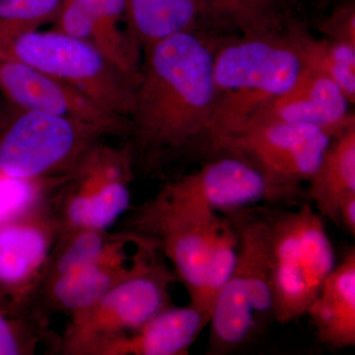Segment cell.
<instances>
[{"label": "cell", "mask_w": 355, "mask_h": 355, "mask_svg": "<svg viewBox=\"0 0 355 355\" xmlns=\"http://www.w3.org/2000/svg\"><path fill=\"white\" fill-rule=\"evenodd\" d=\"M239 236L234 223L220 214L214 231L200 297L195 307L209 317L217 297L227 284L237 260Z\"/></svg>", "instance_id": "24"}, {"label": "cell", "mask_w": 355, "mask_h": 355, "mask_svg": "<svg viewBox=\"0 0 355 355\" xmlns=\"http://www.w3.org/2000/svg\"><path fill=\"white\" fill-rule=\"evenodd\" d=\"M0 53L36 67L111 113L130 118L135 83L92 44L53 30L0 38Z\"/></svg>", "instance_id": "6"}, {"label": "cell", "mask_w": 355, "mask_h": 355, "mask_svg": "<svg viewBox=\"0 0 355 355\" xmlns=\"http://www.w3.org/2000/svg\"><path fill=\"white\" fill-rule=\"evenodd\" d=\"M64 0H0V38L53 24Z\"/></svg>", "instance_id": "27"}, {"label": "cell", "mask_w": 355, "mask_h": 355, "mask_svg": "<svg viewBox=\"0 0 355 355\" xmlns=\"http://www.w3.org/2000/svg\"><path fill=\"white\" fill-rule=\"evenodd\" d=\"M0 93L17 109L60 114L90 123L107 137L128 140L130 120L96 105L76 89L32 65L0 53Z\"/></svg>", "instance_id": "13"}, {"label": "cell", "mask_w": 355, "mask_h": 355, "mask_svg": "<svg viewBox=\"0 0 355 355\" xmlns=\"http://www.w3.org/2000/svg\"><path fill=\"white\" fill-rule=\"evenodd\" d=\"M60 338L39 323L0 302V355H34L41 345L57 352Z\"/></svg>", "instance_id": "25"}, {"label": "cell", "mask_w": 355, "mask_h": 355, "mask_svg": "<svg viewBox=\"0 0 355 355\" xmlns=\"http://www.w3.org/2000/svg\"><path fill=\"white\" fill-rule=\"evenodd\" d=\"M17 110L0 130V172L15 179L67 176L107 137L76 119Z\"/></svg>", "instance_id": "8"}, {"label": "cell", "mask_w": 355, "mask_h": 355, "mask_svg": "<svg viewBox=\"0 0 355 355\" xmlns=\"http://www.w3.org/2000/svg\"><path fill=\"white\" fill-rule=\"evenodd\" d=\"M270 243L273 319L291 324L306 316L336 265L324 218L309 202L296 209L260 205Z\"/></svg>", "instance_id": "4"}, {"label": "cell", "mask_w": 355, "mask_h": 355, "mask_svg": "<svg viewBox=\"0 0 355 355\" xmlns=\"http://www.w3.org/2000/svg\"><path fill=\"white\" fill-rule=\"evenodd\" d=\"M137 241L139 238L118 230L111 232L109 229H60L37 286L101 260L109 254L123 251L128 245Z\"/></svg>", "instance_id": "21"}, {"label": "cell", "mask_w": 355, "mask_h": 355, "mask_svg": "<svg viewBox=\"0 0 355 355\" xmlns=\"http://www.w3.org/2000/svg\"><path fill=\"white\" fill-rule=\"evenodd\" d=\"M219 218L220 214L184 197L166 181L153 198L130 207L116 230L153 244L196 306Z\"/></svg>", "instance_id": "5"}, {"label": "cell", "mask_w": 355, "mask_h": 355, "mask_svg": "<svg viewBox=\"0 0 355 355\" xmlns=\"http://www.w3.org/2000/svg\"><path fill=\"white\" fill-rule=\"evenodd\" d=\"M239 236L232 275L214 303L207 354H232L273 319L270 243L260 205L225 212Z\"/></svg>", "instance_id": "3"}, {"label": "cell", "mask_w": 355, "mask_h": 355, "mask_svg": "<svg viewBox=\"0 0 355 355\" xmlns=\"http://www.w3.org/2000/svg\"><path fill=\"white\" fill-rule=\"evenodd\" d=\"M6 119H1L0 118V130H1L2 125H3V123H6Z\"/></svg>", "instance_id": "31"}, {"label": "cell", "mask_w": 355, "mask_h": 355, "mask_svg": "<svg viewBox=\"0 0 355 355\" xmlns=\"http://www.w3.org/2000/svg\"><path fill=\"white\" fill-rule=\"evenodd\" d=\"M184 197L217 214L270 205L297 207L284 191L268 181L251 161L235 151L223 149L202 162L196 171L167 180Z\"/></svg>", "instance_id": "11"}, {"label": "cell", "mask_w": 355, "mask_h": 355, "mask_svg": "<svg viewBox=\"0 0 355 355\" xmlns=\"http://www.w3.org/2000/svg\"><path fill=\"white\" fill-rule=\"evenodd\" d=\"M316 29L326 38L355 44L354 0H343L316 22Z\"/></svg>", "instance_id": "28"}, {"label": "cell", "mask_w": 355, "mask_h": 355, "mask_svg": "<svg viewBox=\"0 0 355 355\" xmlns=\"http://www.w3.org/2000/svg\"><path fill=\"white\" fill-rule=\"evenodd\" d=\"M60 232L49 200L0 226V302L19 309L38 284Z\"/></svg>", "instance_id": "14"}, {"label": "cell", "mask_w": 355, "mask_h": 355, "mask_svg": "<svg viewBox=\"0 0 355 355\" xmlns=\"http://www.w3.org/2000/svg\"><path fill=\"white\" fill-rule=\"evenodd\" d=\"M284 1L288 7L292 15L298 20H300V13L304 11V7L310 6L312 2H317L316 0H284Z\"/></svg>", "instance_id": "30"}, {"label": "cell", "mask_w": 355, "mask_h": 355, "mask_svg": "<svg viewBox=\"0 0 355 355\" xmlns=\"http://www.w3.org/2000/svg\"><path fill=\"white\" fill-rule=\"evenodd\" d=\"M340 226L355 235V193H350L342 198L338 205Z\"/></svg>", "instance_id": "29"}, {"label": "cell", "mask_w": 355, "mask_h": 355, "mask_svg": "<svg viewBox=\"0 0 355 355\" xmlns=\"http://www.w3.org/2000/svg\"><path fill=\"white\" fill-rule=\"evenodd\" d=\"M135 162L128 142L93 146L49 198L60 229H109L132 207Z\"/></svg>", "instance_id": "9"}, {"label": "cell", "mask_w": 355, "mask_h": 355, "mask_svg": "<svg viewBox=\"0 0 355 355\" xmlns=\"http://www.w3.org/2000/svg\"><path fill=\"white\" fill-rule=\"evenodd\" d=\"M156 251L150 243L139 240L132 256H128L125 250L116 252L40 284L17 311L44 324H49L53 315L71 317L94 304L116 284L137 272Z\"/></svg>", "instance_id": "12"}, {"label": "cell", "mask_w": 355, "mask_h": 355, "mask_svg": "<svg viewBox=\"0 0 355 355\" xmlns=\"http://www.w3.org/2000/svg\"><path fill=\"white\" fill-rule=\"evenodd\" d=\"M218 35L178 33L144 49L127 141L135 170L171 178L216 153L212 62Z\"/></svg>", "instance_id": "1"}, {"label": "cell", "mask_w": 355, "mask_h": 355, "mask_svg": "<svg viewBox=\"0 0 355 355\" xmlns=\"http://www.w3.org/2000/svg\"><path fill=\"white\" fill-rule=\"evenodd\" d=\"M307 184L306 200L324 219L340 226L338 205L355 193V121L331 139Z\"/></svg>", "instance_id": "18"}, {"label": "cell", "mask_w": 355, "mask_h": 355, "mask_svg": "<svg viewBox=\"0 0 355 355\" xmlns=\"http://www.w3.org/2000/svg\"><path fill=\"white\" fill-rule=\"evenodd\" d=\"M177 282L171 266L156 251L137 272L69 317L58 354L93 355L103 343L139 328L172 305L170 288Z\"/></svg>", "instance_id": "7"}, {"label": "cell", "mask_w": 355, "mask_h": 355, "mask_svg": "<svg viewBox=\"0 0 355 355\" xmlns=\"http://www.w3.org/2000/svg\"><path fill=\"white\" fill-rule=\"evenodd\" d=\"M214 34L284 32L296 19L284 0H200Z\"/></svg>", "instance_id": "22"}, {"label": "cell", "mask_w": 355, "mask_h": 355, "mask_svg": "<svg viewBox=\"0 0 355 355\" xmlns=\"http://www.w3.org/2000/svg\"><path fill=\"white\" fill-rule=\"evenodd\" d=\"M128 32L142 51L184 32L210 31L200 0H123Z\"/></svg>", "instance_id": "19"}, {"label": "cell", "mask_w": 355, "mask_h": 355, "mask_svg": "<svg viewBox=\"0 0 355 355\" xmlns=\"http://www.w3.org/2000/svg\"><path fill=\"white\" fill-rule=\"evenodd\" d=\"M350 105L335 81L304 67L293 85L251 123L272 120L307 123L338 132L355 121Z\"/></svg>", "instance_id": "15"}, {"label": "cell", "mask_w": 355, "mask_h": 355, "mask_svg": "<svg viewBox=\"0 0 355 355\" xmlns=\"http://www.w3.org/2000/svg\"><path fill=\"white\" fill-rule=\"evenodd\" d=\"M336 133L307 123L254 121L228 139L221 150L241 154L301 205L298 202L305 196L302 184L316 171Z\"/></svg>", "instance_id": "10"}, {"label": "cell", "mask_w": 355, "mask_h": 355, "mask_svg": "<svg viewBox=\"0 0 355 355\" xmlns=\"http://www.w3.org/2000/svg\"><path fill=\"white\" fill-rule=\"evenodd\" d=\"M303 69L287 29L219 36L212 62L216 153L286 92Z\"/></svg>", "instance_id": "2"}, {"label": "cell", "mask_w": 355, "mask_h": 355, "mask_svg": "<svg viewBox=\"0 0 355 355\" xmlns=\"http://www.w3.org/2000/svg\"><path fill=\"white\" fill-rule=\"evenodd\" d=\"M209 317L195 306H169L132 331L103 343L93 355H186Z\"/></svg>", "instance_id": "16"}, {"label": "cell", "mask_w": 355, "mask_h": 355, "mask_svg": "<svg viewBox=\"0 0 355 355\" xmlns=\"http://www.w3.org/2000/svg\"><path fill=\"white\" fill-rule=\"evenodd\" d=\"M318 340L331 349L355 345V248L349 247L308 308Z\"/></svg>", "instance_id": "17"}, {"label": "cell", "mask_w": 355, "mask_h": 355, "mask_svg": "<svg viewBox=\"0 0 355 355\" xmlns=\"http://www.w3.org/2000/svg\"><path fill=\"white\" fill-rule=\"evenodd\" d=\"M64 178L20 180L0 172V226L46 202Z\"/></svg>", "instance_id": "26"}, {"label": "cell", "mask_w": 355, "mask_h": 355, "mask_svg": "<svg viewBox=\"0 0 355 355\" xmlns=\"http://www.w3.org/2000/svg\"><path fill=\"white\" fill-rule=\"evenodd\" d=\"M302 64L335 81L352 105L355 102V44L323 37L318 38L308 26L293 20L287 28Z\"/></svg>", "instance_id": "23"}, {"label": "cell", "mask_w": 355, "mask_h": 355, "mask_svg": "<svg viewBox=\"0 0 355 355\" xmlns=\"http://www.w3.org/2000/svg\"><path fill=\"white\" fill-rule=\"evenodd\" d=\"M53 30L92 44L133 83L139 81L141 49L137 42L128 31L103 25L76 0L62 1Z\"/></svg>", "instance_id": "20"}]
</instances>
